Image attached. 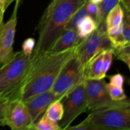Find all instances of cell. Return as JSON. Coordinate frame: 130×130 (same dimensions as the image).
Segmentation results:
<instances>
[{
	"label": "cell",
	"instance_id": "cell-16",
	"mask_svg": "<svg viewBox=\"0 0 130 130\" xmlns=\"http://www.w3.org/2000/svg\"><path fill=\"white\" fill-rule=\"evenodd\" d=\"M88 15L86 8V3L83 5L73 15L66 24L64 29H72L77 31V28L80 22Z\"/></svg>",
	"mask_w": 130,
	"mask_h": 130
},
{
	"label": "cell",
	"instance_id": "cell-25",
	"mask_svg": "<svg viewBox=\"0 0 130 130\" xmlns=\"http://www.w3.org/2000/svg\"><path fill=\"white\" fill-rule=\"evenodd\" d=\"M35 40L32 38H29L25 39L22 44V52L26 55H32L33 50L35 46Z\"/></svg>",
	"mask_w": 130,
	"mask_h": 130
},
{
	"label": "cell",
	"instance_id": "cell-6",
	"mask_svg": "<svg viewBox=\"0 0 130 130\" xmlns=\"http://www.w3.org/2000/svg\"><path fill=\"white\" fill-rule=\"evenodd\" d=\"M104 79H85L86 101L88 109L90 111L112 107L130 106L129 99L116 101L110 98L106 88Z\"/></svg>",
	"mask_w": 130,
	"mask_h": 130
},
{
	"label": "cell",
	"instance_id": "cell-18",
	"mask_svg": "<svg viewBox=\"0 0 130 130\" xmlns=\"http://www.w3.org/2000/svg\"><path fill=\"white\" fill-rule=\"evenodd\" d=\"M32 129L36 130H61L57 122L50 119L44 113L37 123L33 124Z\"/></svg>",
	"mask_w": 130,
	"mask_h": 130
},
{
	"label": "cell",
	"instance_id": "cell-13",
	"mask_svg": "<svg viewBox=\"0 0 130 130\" xmlns=\"http://www.w3.org/2000/svg\"><path fill=\"white\" fill-rule=\"evenodd\" d=\"M104 52L93 57L85 66V79H100L102 71Z\"/></svg>",
	"mask_w": 130,
	"mask_h": 130
},
{
	"label": "cell",
	"instance_id": "cell-26",
	"mask_svg": "<svg viewBox=\"0 0 130 130\" xmlns=\"http://www.w3.org/2000/svg\"><path fill=\"white\" fill-rule=\"evenodd\" d=\"M123 24L122 22L120 25H118V26L112 27L108 29L107 30V34L109 39H114V38H117L119 35H121L122 34V32H123Z\"/></svg>",
	"mask_w": 130,
	"mask_h": 130
},
{
	"label": "cell",
	"instance_id": "cell-15",
	"mask_svg": "<svg viewBox=\"0 0 130 130\" xmlns=\"http://www.w3.org/2000/svg\"><path fill=\"white\" fill-rule=\"evenodd\" d=\"M97 24L95 19L90 15H86L79 24L77 28V33L79 37L84 39L96 29Z\"/></svg>",
	"mask_w": 130,
	"mask_h": 130
},
{
	"label": "cell",
	"instance_id": "cell-17",
	"mask_svg": "<svg viewBox=\"0 0 130 130\" xmlns=\"http://www.w3.org/2000/svg\"><path fill=\"white\" fill-rule=\"evenodd\" d=\"M45 114L53 121L58 123L63 114V106L61 100H55L49 105Z\"/></svg>",
	"mask_w": 130,
	"mask_h": 130
},
{
	"label": "cell",
	"instance_id": "cell-10",
	"mask_svg": "<svg viewBox=\"0 0 130 130\" xmlns=\"http://www.w3.org/2000/svg\"><path fill=\"white\" fill-rule=\"evenodd\" d=\"M19 1H16L15 9L10 20L0 24V68L10 62L15 57L13 43L17 23V10Z\"/></svg>",
	"mask_w": 130,
	"mask_h": 130
},
{
	"label": "cell",
	"instance_id": "cell-9",
	"mask_svg": "<svg viewBox=\"0 0 130 130\" xmlns=\"http://www.w3.org/2000/svg\"><path fill=\"white\" fill-rule=\"evenodd\" d=\"M112 48V43L107 34L102 35L96 29L79 44L76 49V55L85 66L95 55Z\"/></svg>",
	"mask_w": 130,
	"mask_h": 130
},
{
	"label": "cell",
	"instance_id": "cell-33",
	"mask_svg": "<svg viewBox=\"0 0 130 130\" xmlns=\"http://www.w3.org/2000/svg\"><path fill=\"white\" fill-rule=\"evenodd\" d=\"M90 1H91V2L94 3L95 4L100 5V4L102 3V0H90Z\"/></svg>",
	"mask_w": 130,
	"mask_h": 130
},
{
	"label": "cell",
	"instance_id": "cell-11",
	"mask_svg": "<svg viewBox=\"0 0 130 130\" xmlns=\"http://www.w3.org/2000/svg\"><path fill=\"white\" fill-rule=\"evenodd\" d=\"M55 100V96L51 89L24 102L29 110L33 124L41 119L49 105Z\"/></svg>",
	"mask_w": 130,
	"mask_h": 130
},
{
	"label": "cell",
	"instance_id": "cell-30",
	"mask_svg": "<svg viewBox=\"0 0 130 130\" xmlns=\"http://www.w3.org/2000/svg\"><path fill=\"white\" fill-rule=\"evenodd\" d=\"M4 105L0 107V126H4Z\"/></svg>",
	"mask_w": 130,
	"mask_h": 130
},
{
	"label": "cell",
	"instance_id": "cell-7",
	"mask_svg": "<svg viewBox=\"0 0 130 130\" xmlns=\"http://www.w3.org/2000/svg\"><path fill=\"white\" fill-rule=\"evenodd\" d=\"M61 101L63 106V114L58 123L61 130H64L88 109L85 81L66 95Z\"/></svg>",
	"mask_w": 130,
	"mask_h": 130
},
{
	"label": "cell",
	"instance_id": "cell-32",
	"mask_svg": "<svg viewBox=\"0 0 130 130\" xmlns=\"http://www.w3.org/2000/svg\"><path fill=\"white\" fill-rule=\"evenodd\" d=\"M7 101H6V100L2 99V98H0V107H1V106H3V105Z\"/></svg>",
	"mask_w": 130,
	"mask_h": 130
},
{
	"label": "cell",
	"instance_id": "cell-22",
	"mask_svg": "<svg viewBox=\"0 0 130 130\" xmlns=\"http://www.w3.org/2000/svg\"><path fill=\"white\" fill-rule=\"evenodd\" d=\"M113 52L112 49L107 50L104 52V57H103L102 71L101 79H104L106 76L107 73L110 69L112 62Z\"/></svg>",
	"mask_w": 130,
	"mask_h": 130
},
{
	"label": "cell",
	"instance_id": "cell-1",
	"mask_svg": "<svg viewBox=\"0 0 130 130\" xmlns=\"http://www.w3.org/2000/svg\"><path fill=\"white\" fill-rule=\"evenodd\" d=\"M78 46L60 53L48 52L36 57L31 56L29 71L17 99L27 101L51 90L60 71L66 62L76 53Z\"/></svg>",
	"mask_w": 130,
	"mask_h": 130
},
{
	"label": "cell",
	"instance_id": "cell-3",
	"mask_svg": "<svg viewBox=\"0 0 130 130\" xmlns=\"http://www.w3.org/2000/svg\"><path fill=\"white\" fill-rule=\"evenodd\" d=\"M31 56L22 51L17 52L10 62L0 68V98L6 101L17 99L29 71Z\"/></svg>",
	"mask_w": 130,
	"mask_h": 130
},
{
	"label": "cell",
	"instance_id": "cell-23",
	"mask_svg": "<svg viewBox=\"0 0 130 130\" xmlns=\"http://www.w3.org/2000/svg\"><path fill=\"white\" fill-rule=\"evenodd\" d=\"M119 0H102L99 5V8L101 11V22H105L107 15L108 13L119 3ZM99 22V23H100Z\"/></svg>",
	"mask_w": 130,
	"mask_h": 130
},
{
	"label": "cell",
	"instance_id": "cell-29",
	"mask_svg": "<svg viewBox=\"0 0 130 130\" xmlns=\"http://www.w3.org/2000/svg\"><path fill=\"white\" fill-rule=\"evenodd\" d=\"M5 8L4 7V5L0 1V24L3 22V19L4 13L5 11Z\"/></svg>",
	"mask_w": 130,
	"mask_h": 130
},
{
	"label": "cell",
	"instance_id": "cell-31",
	"mask_svg": "<svg viewBox=\"0 0 130 130\" xmlns=\"http://www.w3.org/2000/svg\"><path fill=\"white\" fill-rule=\"evenodd\" d=\"M13 1H19V0H0V1L3 4L5 10L7 8L8 6Z\"/></svg>",
	"mask_w": 130,
	"mask_h": 130
},
{
	"label": "cell",
	"instance_id": "cell-28",
	"mask_svg": "<svg viewBox=\"0 0 130 130\" xmlns=\"http://www.w3.org/2000/svg\"><path fill=\"white\" fill-rule=\"evenodd\" d=\"M123 10L128 12H130V0H119Z\"/></svg>",
	"mask_w": 130,
	"mask_h": 130
},
{
	"label": "cell",
	"instance_id": "cell-12",
	"mask_svg": "<svg viewBox=\"0 0 130 130\" xmlns=\"http://www.w3.org/2000/svg\"><path fill=\"white\" fill-rule=\"evenodd\" d=\"M83 39L79 37L76 30L63 29L60 36L48 52L52 53L65 52L78 46Z\"/></svg>",
	"mask_w": 130,
	"mask_h": 130
},
{
	"label": "cell",
	"instance_id": "cell-21",
	"mask_svg": "<svg viewBox=\"0 0 130 130\" xmlns=\"http://www.w3.org/2000/svg\"><path fill=\"white\" fill-rule=\"evenodd\" d=\"M86 8L88 15L95 19L96 24H99L102 19L101 11L99 5L91 2L90 0H87L86 2Z\"/></svg>",
	"mask_w": 130,
	"mask_h": 130
},
{
	"label": "cell",
	"instance_id": "cell-20",
	"mask_svg": "<svg viewBox=\"0 0 130 130\" xmlns=\"http://www.w3.org/2000/svg\"><path fill=\"white\" fill-rule=\"evenodd\" d=\"M106 88L110 95V98L116 101H120L127 99L126 95L124 93L123 89L121 88L112 85L111 84L106 83Z\"/></svg>",
	"mask_w": 130,
	"mask_h": 130
},
{
	"label": "cell",
	"instance_id": "cell-2",
	"mask_svg": "<svg viewBox=\"0 0 130 130\" xmlns=\"http://www.w3.org/2000/svg\"><path fill=\"white\" fill-rule=\"evenodd\" d=\"M87 0H52L38 25V41L32 57L48 52L57 41L72 15Z\"/></svg>",
	"mask_w": 130,
	"mask_h": 130
},
{
	"label": "cell",
	"instance_id": "cell-19",
	"mask_svg": "<svg viewBox=\"0 0 130 130\" xmlns=\"http://www.w3.org/2000/svg\"><path fill=\"white\" fill-rule=\"evenodd\" d=\"M113 55H115L118 59L123 61L130 68V46L129 44L112 48Z\"/></svg>",
	"mask_w": 130,
	"mask_h": 130
},
{
	"label": "cell",
	"instance_id": "cell-24",
	"mask_svg": "<svg viewBox=\"0 0 130 130\" xmlns=\"http://www.w3.org/2000/svg\"><path fill=\"white\" fill-rule=\"evenodd\" d=\"M123 28L122 36L126 44H130V15L129 12L124 10V18L123 20Z\"/></svg>",
	"mask_w": 130,
	"mask_h": 130
},
{
	"label": "cell",
	"instance_id": "cell-8",
	"mask_svg": "<svg viewBox=\"0 0 130 130\" xmlns=\"http://www.w3.org/2000/svg\"><path fill=\"white\" fill-rule=\"evenodd\" d=\"M4 126H8L14 130L32 129V120L24 102L15 99L5 103Z\"/></svg>",
	"mask_w": 130,
	"mask_h": 130
},
{
	"label": "cell",
	"instance_id": "cell-27",
	"mask_svg": "<svg viewBox=\"0 0 130 130\" xmlns=\"http://www.w3.org/2000/svg\"><path fill=\"white\" fill-rule=\"evenodd\" d=\"M109 79H110V84L117 87L123 88V84H124V77L123 75L121 74H117L110 76Z\"/></svg>",
	"mask_w": 130,
	"mask_h": 130
},
{
	"label": "cell",
	"instance_id": "cell-4",
	"mask_svg": "<svg viewBox=\"0 0 130 130\" xmlns=\"http://www.w3.org/2000/svg\"><path fill=\"white\" fill-rule=\"evenodd\" d=\"M85 81V66L76 52L63 66L52 86L55 100H61Z\"/></svg>",
	"mask_w": 130,
	"mask_h": 130
},
{
	"label": "cell",
	"instance_id": "cell-5",
	"mask_svg": "<svg viewBox=\"0 0 130 130\" xmlns=\"http://www.w3.org/2000/svg\"><path fill=\"white\" fill-rule=\"evenodd\" d=\"M85 120L99 130H129L130 106L93 110Z\"/></svg>",
	"mask_w": 130,
	"mask_h": 130
},
{
	"label": "cell",
	"instance_id": "cell-14",
	"mask_svg": "<svg viewBox=\"0 0 130 130\" xmlns=\"http://www.w3.org/2000/svg\"><path fill=\"white\" fill-rule=\"evenodd\" d=\"M124 18V10L120 3H118L107 15L106 22L107 29L112 27L118 26L123 22Z\"/></svg>",
	"mask_w": 130,
	"mask_h": 130
}]
</instances>
